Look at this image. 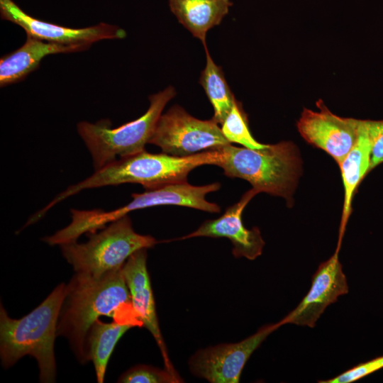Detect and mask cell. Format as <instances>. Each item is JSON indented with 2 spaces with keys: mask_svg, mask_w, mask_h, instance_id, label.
<instances>
[{
  "mask_svg": "<svg viewBox=\"0 0 383 383\" xmlns=\"http://www.w3.org/2000/svg\"><path fill=\"white\" fill-rule=\"evenodd\" d=\"M101 316L133 327L143 326L135 311L122 268L99 277L76 273L66 285L60 312L57 336H63L81 364L89 360L86 338L92 324Z\"/></svg>",
  "mask_w": 383,
  "mask_h": 383,
  "instance_id": "obj_1",
  "label": "cell"
},
{
  "mask_svg": "<svg viewBox=\"0 0 383 383\" xmlns=\"http://www.w3.org/2000/svg\"><path fill=\"white\" fill-rule=\"evenodd\" d=\"M220 160L221 153L218 149L187 157H177L165 152L150 153L145 150L95 170L87 179L68 187L35 213L33 217L36 221L40 220L57 204L85 189L125 183L140 184L145 189H151L186 182L189 173L196 167L204 165H217Z\"/></svg>",
  "mask_w": 383,
  "mask_h": 383,
  "instance_id": "obj_2",
  "label": "cell"
},
{
  "mask_svg": "<svg viewBox=\"0 0 383 383\" xmlns=\"http://www.w3.org/2000/svg\"><path fill=\"white\" fill-rule=\"evenodd\" d=\"M66 285L58 284L39 306L20 319L11 318L1 304L0 357L4 369L30 355L38 362L40 382H55L54 345Z\"/></svg>",
  "mask_w": 383,
  "mask_h": 383,
  "instance_id": "obj_3",
  "label": "cell"
},
{
  "mask_svg": "<svg viewBox=\"0 0 383 383\" xmlns=\"http://www.w3.org/2000/svg\"><path fill=\"white\" fill-rule=\"evenodd\" d=\"M217 166L231 178L248 181L257 193L283 197L288 205L301 175V161L296 147L288 141L267 145L261 149L228 144L218 148Z\"/></svg>",
  "mask_w": 383,
  "mask_h": 383,
  "instance_id": "obj_4",
  "label": "cell"
},
{
  "mask_svg": "<svg viewBox=\"0 0 383 383\" xmlns=\"http://www.w3.org/2000/svg\"><path fill=\"white\" fill-rule=\"evenodd\" d=\"M175 94L174 88L168 87L150 95L149 108L143 115L116 128L106 119L95 123L79 122L77 131L91 154L94 171L145 150L164 108Z\"/></svg>",
  "mask_w": 383,
  "mask_h": 383,
  "instance_id": "obj_5",
  "label": "cell"
},
{
  "mask_svg": "<svg viewBox=\"0 0 383 383\" xmlns=\"http://www.w3.org/2000/svg\"><path fill=\"white\" fill-rule=\"evenodd\" d=\"M87 242L60 245L63 257L76 273L99 277L122 268L136 251L157 243L150 235L137 233L128 215L112 221L99 233H90Z\"/></svg>",
  "mask_w": 383,
  "mask_h": 383,
  "instance_id": "obj_6",
  "label": "cell"
},
{
  "mask_svg": "<svg viewBox=\"0 0 383 383\" xmlns=\"http://www.w3.org/2000/svg\"><path fill=\"white\" fill-rule=\"evenodd\" d=\"M220 187L218 182L194 186L186 181L145 189L143 193L133 194L132 201L114 210L71 209L72 221L67 226V230L71 235L79 238L83 233H94L131 211L162 205H177L217 213L221 211L220 206L208 201L206 196L218 191Z\"/></svg>",
  "mask_w": 383,
  "mask_h": 383,
  "instance_id": "obj_7",
  "label": "cell"
},
{
  "mask_svg": "<svg viewBox=\"0 0 383 383\" xmlns=\"http://www.w3.org/2000/svg\"><path fill=\"white\" fill-rule=\"evenodd\" d=\"M149 143L162 152L187 157L230 144L212 118L198 119L174 105L160 116Z\"/></svg>",
  "mask_w": 383,
  "mask_h": 383,
  "instance_id": "obj_8",
  "label": "cell"
},
{
  "mask_svg": "<svg viewBox=\"0 0 383 383\" xmlns=\"http://www.w3.org/2000/svg\"><path fill=\"white\" fill-rule=\"evenodd\" d=\"M280 326L279 321L266 325L240 342L199 350L190 358L189 369L194 375L211 383H238L251 355L270 334Z\"/></svg>",
  "mask_w": 383,
  "mask_h": 383,
  "instance_id": "obj_9",
  "label": "cell"
},
{
  "mask_svg": "<svg viewBox=\"0 0 383 383\" xmlns=\"http://www.w3.org/2000/svg\"><path fill=\"white\" fill-rule=\"evenodd\" d=\"M317 105L318 111L303 110L298 131L304 140L326 152L339 165L357 140L360 120L338 116L322 101Z\"/></svg>",
  "mask_w": 383,
  "mask_h": 383,
  "instance_id": "obj_10",
  "label": "cell"
},
{
  "mask_svg": "<svg viewBox=\"0 0 383 383\" xmlns=\"http://www.w3.org/2000/svg\"><path fill=\"white\" fill-rule=\"evenodd\" d=\"M1 18L21 27L27 35L59 44H89L106 39H121L126 32L118 26L100 23L82 28H68L35 18L13 0H0Z\"/></svg>",
  "mask_w": 383,
  "mask_h": 383,
  "instance_id": "obj_11",
  "label": "cell"
},
{
  "mask_svg": "<svg viewBox=\"0 0 383 383\" xmlns=\"http://www.w3.org/2000/svg\"><path fill=\"white\" fill-rule=\"evenodd\" d=\"M340 248L326 262L320 264L312 277L307 294L301 302L279 322L313 328L321 314L339 296L348 293L346 276L338 259Z\"/></svg>",
  "mask_w": 383,
  "mask_h": 383,
  "instance_id": "obj_12",
  "label": "cell"
},
{
  "mask_svg": "<svg viewBox=\"0 0 383 383\" xmlns=\"http://www.w3.org/2000/svg\"><path fill=\"white\" fill-rule=\"evenodd\" d=\"M257 194V191L250 189L219 218L204 221L196 231L179 239L226 238L233 245V254L235 257H244L250 260L256 259L262 252L265 241L258 228L248 229L244 226L242 214L247 204Z\"/></svg>",
  "mask_w": 383,
  "mask_h": 383,
  "instance_id": "obj_13",
  "label": "cell"
},
{
  "mask_svg": "<svg viewBox=\"0 0 383 383\" xmlns=\"http://www.w3.org/2000/svg\"><path fill=\"white\" fill-rule=\"evenodd\" d=\"M147 249L134 252L122 267L133 307L145 326L154 337L162 356L165 369L180 379L170 360L160 330L150 277L147 269Z\"/></svg>",
  "mask_w": 383,
  "mask_h": 383,
  "instance_id": "obj_14",
  "label": "cell"
},
{
  "mask_svg": "<svg viewBox=\"0 0 383 383\" xmlns=\"http://www.w3.org/2000/svg\"><path fill=\"white\" fill-rule=\"evenodd\" d=\"M89 44H59L27 35L24 44L0 60V86L5 87L23 79L36 70L48 55L87 50Z\"/></svg>",
  "mask_w": 383,
  "mask_h": 383,
  "instance_id": "obj_15",
  "label": "cell"
},
{
  "mask_svg": "<svg viewBox=\"0 0 383 383\" xmlns=\"http://www.w3.org/2000/svg\"><path fill=\"white\" fill-rule=\"evenodd\" d=\"M372 143L365 120L360 121L358 138L349 152L339 165L344 186V202L339 230L338 246L345 230L352 211L353 195L359 184L370 172Z\"/></svg>",
  "mask_w": 383,
  "mask_h": 383,
  "instance_id": "obj_16",
  "label": "cell"
},
{
  "mask_svg": "<svg viewBox=\"0 0 383 383\" xmlns=\"http://www.w3.org/2000/svg\"><path fill=\"white\" fill-rule=\"evenodd\" d=\"M232 6L230 0H169L171 11L206 47L207 32L219 25Z\"/></svg>",
  "mask_w": 383,
  "mask_h": 383,
  "instance_id": "obj_17",
  "label": "cell"
},
{
  "mask_svg": "<svg viewBox=\"0 0 383 383\" xmlns=\"http://www.w3.org/2000/svg\"><path fill=\"white\" fill-rule=\"evenodd\" d=\"M131 328L128 324L115 321L104 323L99 319L90 327L86 338V351L89 361L93 362L99 383L104 382L109 360L116 343Z\"/></svg>",
  "mask_w": 383,
  "mask_h": 383,
  "instance_id": "obj_18",
  "label": "cell"
},
{
  "mask_svg": "<svg viewBox=\"0 0 383 383\" xmlns=\"http://www.w3.org/2000/svg\"><path fill=\"white\" fill-rule=\"evenodd\" d=\"M206 63L199 79V83L204 88L213 109L212 119L218 124H221L230 111L235 99L226 79L221 67L212 60L207 47H204Z\"/></svg>",
  "mask_w": 383,
  "mask_h": 383,
  "instance_id": "obj_19",
  "label": "cell"
},
{
  "mask_svg": "<svg viewBox=\"0 0 383 383\" xmlns=\"http://www.w3.org/2000/svg\"><path fill=\"white\" fill-rule=\"evenodd\" d=\"M221 125V131L229 143H235L250 149H261L267 145L257 141L252 135L246 113L241 103L235 99Z\"/></svg>",
  "mask_w": 383,
  "mask_h": 383,
  "instance_id": "obj_20",
  "label": "cell"
},
{
  "mask_svg": "<svg viewBox=\"0 0 383 383\" xmlns=\"http://www.w3.org/2000/svg\"><path fill=\"white\" fill-rule=\"evenodd\" d=\"M118 382L122 383H176L181 379L166 369L160 370L148 365L135 366L122 374Z\"/></svg>",
  "mask_w": 383,
  "mask_h": 383,
  "instance_id": "obj_21",
  "label": "cell"
},
{
  "mask_svg": "<svg viewBox=\"0 0 383 383\" xmlns=\"http://www.w3.org/2000/svg\"><path fill=\"white\" fill-rule=\"evenodd\" d=\"M383 367V356L376 357L368 362L360 363L355 367L327 380L319 383H350L357 381Z\"/></svg>",
  "mask_w": 383,
  "mask_h": 383,
  "instance_id": "obj_22",
  "label": "cell"
},
{
  "mask_svg": "<svg viewBox=\"0 0 383 383\" xmlns=\"http://www.w3.org/2000/svg\"><path fill=\"white\" fill-rule=\"evenodd\" d=\"M365 121L372 143L370 171L383 162V120Z\"/></svg>",
  "mask_w": 383,
  "mask_h": 383,
  "instance_id": "obj_23",
  "label": "cell"
}]
</instances>
